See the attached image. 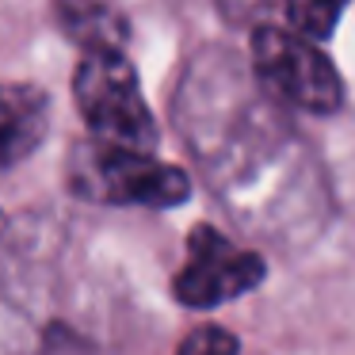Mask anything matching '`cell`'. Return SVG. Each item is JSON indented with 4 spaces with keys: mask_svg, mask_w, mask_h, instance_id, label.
<instances>
[{
    "mask_svg": "<svg viewBox=\"0 0 355 355\" xmlns=\"http://www.w3.org/2000/svg\"><path fill=\"white\" fill-rule=\"evenodd\" d=\"M252 65L271 96H279L283 103L306 111V115H332L344 103V80H340L336 65L321 54V46L298 39L294 31L256 27Z\"/></svg>",
    "mask_w": 355,
    "mask_h": 355,
    "instance_id": "3",
    "label": "cell"
},
{
    "mask_svg": "<svg viewBox=\"0 0 355 355\" xmlns=\"http://www.w3.org/2000/svg\"><path fill=\"white\" fill-rule=\"evenodd\" d=\"M69 187L80 199L111 207H149L168 210L187 202L191 180L176 164L157 161L153 153H134L107 141H80L69 157Z\"/></svg>",
    "mask_w": 355,
    "mask_h": 355,
    "instance_id": "1",
    "label": "cell"
},
{
    "mask_svg": "<svg viewBox=\"0 0 355 355\" xmlns=\"http://www.w3.org/2000/svg\"><path fill=\"white\" fill-rule=\"evenodd\" d=\"M263 283V256L237 248L214 225H195L187 233V263L180 268L172 294L187 309H214L241 298Z\"/></svg>",
    "mask_w": 355,
    "mask_h": 355,
    "instance_id": "4",
    "label": "cell"
},
{
    "mask_svg": "<svg viewBox=\"0 0 355 355\" xmlns=\"http://www.w3.org/2000/svg\"><path fill=\"white\" fill-rule=\"evenodd\" d=\"M176 355H237V336L222 324H199L184 336Z\"/></svg>",
    "mask_w": 355,
    "mask_h": 355,
    "instance_id": "8",
    "label": "cell"
},
{
    "mask_svg": "<svg viewBox=\"0 0 355 355\" xmlns=\"http://www.w3.org/2000/svg\"><path fill=\"white\" fill-rule=\"evenodd\" d=\"M65 31L80 42L85 50H123V39H126V19L111 8H58Z\"/></svg>",
    "mask_w": 355,
    "mask_h": 355,
    "instance_id": "6",
    "label": "cell"
},
{
    "mask_svg": "<svg viewBox=\"0 0 355 355\" xmlns=\"http://www.w3.org/2000/svg\"><path fill=\"white\" fill-rule=\"evenodd\" d=\"M50 130V100L31 85H0V168L27 161Z\"/></svg>",
    "mask_w": 355,
    "mask_h": 355,
    "instance_id": "5",
    "label": "cell"
},
{
    "mask_svg": "<svg viewBox=\"0 0 355 355\" xmlns=\"http://www.w3.org/2000/svg\"><path fill=\"white\" fill-rule=\"evenodd\" d=\"M344 16V8L340 4H286V19H291L294 35L306 42H324L332 31H336V19Z\"/></svg>",
    "mask_w": 355,
    "mask_h": 355,
    "instance_id": "7",
    "label": "cell"
},
{
    "mask_svg": "<svg viewBox=\"0 0 355 355\" xmlns=\"http://www.w3.org/2000/svg\"><path fill=\"white\" fill-rule=\"evenodd\" d=\"M73 100L96 141L153 153L157 123L141 100V85L123 50H85L73 73Z\"/></svg>",
    "mask_w": 355,
    "mask_h": 355,
    "instance_id": "2",
    "label": "cell"
}]
</instances>
